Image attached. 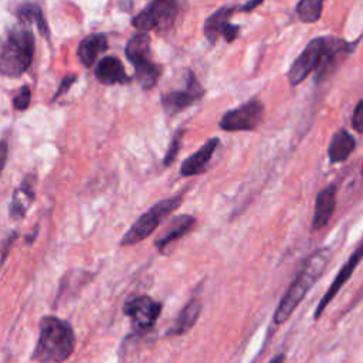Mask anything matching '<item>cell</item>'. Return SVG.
Returning <instances> with one entry per match:
<instances>
[{
    "label": "cell",
    "instance_id": "cell-29",
    "mask_svg": "<svg viewBox=\"0 0 363 363\" xmlns=\"http://www.w3.org/2000/svg\"><path fill=\"white\" fill-rule=\"evenodd\" d=\"M262 1H259V0H257V1H247V3H244L242 6H238V10H241V11H251V10H254L257 6H259Z\"/></svg>",
    "mask_w": 363,
    "mask_h": 363
},
{
    "label": "cell",
    "instance_id": "cell-10",
    "mask_svg": "<svg viewBox=\"0 0 363 363\" xmlns=\"http://www.w3.org/2000/svg\"><path fill=\"white\" fill-rule=\"evenodd\" d=\"M235 10H238V6H223L207 17L203 24V33L210 43H216L220 37L227 43H233L238 37L240 26L230 21Z\"/></svg>",
    "mask_w": 363,
    "mask_h": 363
},
{
    "label": "cell",
    "instance_id": "cell-32",
    "mask_svg": "<svg viewBox=\"0 0 363 363\" xmlns=\"http://www.w3.org/2000/svg\"><path fill=\"white\" fill-rule=\"evenodd\" d=\"M362 174H363V166H362Z\"/></svg>",
    "mask_w": 363,
    "mask_h": 363
},
{
    "label": "cell",
    "instance_id": "cell-13",
    "mask_svg": "<svg viewBox=\"0 0 363 363\" xmlns=\"http://www.w3.org/2000/svg\"><path fill=\"white\" fill-rule=\"evenodd\" d=\"M34 176L27 174L24 180H21V184L14 190L10 206H9V214L14 220H20L26 216L28 208L31 207L34 199H35V190H34Z\"/></svg>",
    "mask_w": 363,
    "mask_h": 363
},
{
    "label": "cell",
    "instance_id": "cell-17",
    "mask_svg": "<svg viewBox=\"0 0 363 363\" xmlns=\"http://www.w3.org/2000/svg\"><path fill=\"white\" fill-rule=\"evenodd\" d=\"M106 50H108L106 35L104 33H94V34H88L79 41L77 48V57L84 67L91 68L95 64L98 55H101Z\"/></svg>",
    "mask_w": 363,
    "mask_h": 363
},
{
    "label": "cell",
    "instance_id": "cell-12",
    "mask_svg": "<svg viewBox=\"0 0 363 363\" xmlns=\"http://www.w3.org/2000/svg\"><path fill=\"white\" fill-rule=\"evenodd\" d=\"M336 208V186L329 184L319 190L315 199V208L312 217V228L320 230L326 227Z\"/></svg>",
    "mask_w": 363,
    "mask_h": 363
},
{
    "label": "cell",
    "instance_id": "cell-11",
    "mask_svg": "<svg viewBox=\"0 0 363 363\" xmlns=\"http://www.w3.org/2000/svg\"><path fill=\"white\" fill-rule=\"evenodd\" d=\"M363 259V240L359 242V245L354 248V251L352 252V255L349 257V259L343 264V267L339 269L336 278L332 281L330 286L328 288V291L325 292V295L322 296V299L319 301L316 309H315V319H319L320 315L323 313V311L326 309V306L330 303V301L337 295V292L342 289V286L349 281V278L352 277L353 271L356 269V267L360 264V261Z\"/></svg>",
    "mask_w": 363,
    "mask_h": 363
},
{
    "label": "cell",
    "instance_id": "cell-30",
    "mask_svg": "<svg viewBox=\"0 0 363 363\" xmlns=\"http://www.w3.org/2000/svg\"><path fill=\"white\" fill-rule=\"evenodd\" d=\"M7 140L3 139L1 140V167H4L6 164V160H7Z\"/></svg>",
    "mask_w": 363,
    "mask_h": 363
},
{
    "label": "cell",
    "instance_id": "cell-27",
    "mask_svg": "<svg viewBox=\"0 0 363 363\" xmlns=\"http://www.w3.org/2000/svg\"><path fill=\"white\" fill-rule=\"evenodd\" d=\"M75 81H77V75H65V77L61 79V82H60V85H58V88H57V91H55V94H54V96H52L51 101H55L57 98H60L61 95H64V94L75 84Z\"/></svg>",
    "mask_w": 363,
    "mask_h": 363
},
{
    "label": "cell",
    "instance_id": "cell-9",
    "mask_svg": "<svg viewBox=\"0 0 363 363\" xmlns=\"http://www.w3.org/2000/svg\"><path fill=\"white\" fill-rule=\"evenodd\" d=\"M162 312V303L147 295H139L123 305V313L132 320L138 330H149Z\"/></svg>",
    "mask_w": 363,
    "mask_h": 363
},
{
    "label": "cell",
    "instance_id": "cell-28",
    "mask_svg": "<svg viewBox=\"0 0 363 363\" xmlns=\"http://www.w3.org/2000/svg\"><path fill=\"white\" fill-rule=\"evenodd\" d=\"M16 237H17V233H13V234H10V235H9V237L4 240V242H3V248H1V252H3V255H1V261H3V264H4L6 258H7V252H9V248H10V247H11V244L14 242Z\"/></svg>",
    "mask_w": 363,
    "mask_h": 363
},
{
    "label": "cell",
    "instance_id": "cell-23",
    "mask_svg": "<svg viewBox=\"0 0 363 363\" xmlns=\"http://www.w3.org/2000/svg\"><path fill=\"white\" fill-rule=\"evenodd\" d=\"M160 75H162V65L156 64V62H153L145 68L135 69V79L143 89L153 88Z\"/></svg>",
    "mask_w": 363,
    "mask_h": 363
},
{
    "label": "cell",
    "instance_id": "cell-22",
    "mask_svg": "<svg viewBox=\"0 0 363 363\" xmlns=\"http://www.w3.org/2000/svg\"><path fill=\"white\" fill-rule=\"evenodd\" d=\"M323 3L320 0H302L296 4L295 11L302 23H315L322 16Z\"/></svg>",
    "mask_w": 363,
    "mask_h": 363
},
{
    "label": "cell",
    "instance_id": "cell-5",
    "mask_svg": "<svg viewBox=\"0 0 363 363\" xmlns=\"http://www.w3.org/2000/svg\"><path fill=\"white\" fill-rule=\"evenodd\" d=\"M182 200L183 194H176L156 201L138 220L133 221L129 230L122 235L119 245L129 247L147 238L163 223V220L180 206Z\"/></svg>",
    "mask_w": 363,
    "mask_h": 363
},
{
    "label": "cell",
    "instance_id": "cell-25",
    "mask_svg": "<svg viewBox=\"0 0 363 363\" xmlns=\"http://www.w3.org/2000/svg\"><path fill=\"white\" fill-rule=\"evenodd\" d=\"M31 101V91L28 85H23L13 96V108L16 111H26Z\"/></svg>",
    "mask_w": 363,
    "mask_h": 363
},
{
    "label": "cell",
    "instance_id": "cell-16",
    "mask_svg": "<svg viewBox=\"0 0 363 363\" xmlns=\"http://www.w3.org/2000/svg\"><path fill=\"white\" fill-rule=\"evenodd\" d=\"M194 225H196V217L194 216H191V214L176 216L170 221V224L167 225L164 233L155 241V247L159 251H163L167 245H170L174 241L187 235L194 228Z\"/></svg>",
    "mask_w": 363,
    "mask_h": 363
},
{
    "label": "cell",
    "instance_id": "cell-3",
    "mask_svg": "<svg viewBox=\"0 0 363 363\" xmlns=\"http://www.w3.org/2000/svg\"><path fill=\"white\" fill-rule=\"evenodd\" d=\"M330 254L332 252L329 248H319L306 258L302 268L296 274L295 279L292 281L275 309L274 322L277 325L284 323L292 315V312L305 298L308 291L320 278L330 259Z\"/></svg>",
    "mask_w": 363,
    "mask_h": 363
},
{
    "label": "cell",
    "instance_id": "cell-31",
    "mask_svg": "<svg viewBox=\"0 0 363 363\" xmlns=\"http://www.w3.org/2000/svg\"><path fill=\"white\" fill-rule=\"evenodd\" d=\"M284 360H285V354L284 353H278L275 357L271 359L269 363H284Z\"/></svg>",
    "mask_w": 363,
    "mask_h": 363
},
{
    "label": "cell",
    "instance_id": "cell-7",
    "mask_svg": "<svg viewBox=\"0 0 363 363\" xmlns=\"http://www.w3.org/2000/svg\"><path fill=\"white\" fill-rule=\"evenodd\" d=\"M264 104L259 99H250L240 106L227 111L220 119V129L225 132L254 130L264 118Z\"/></svg>",
    "mask_w": 363,
    "mask_h": 363
},
{
    "label": "cell",
    "instance_id": "cell-14",
    "mask_svg": "<svg viewBox=\"0 0 363 363\" xmlns=\"http://www.w3.org/2000/svg\"><path fill=\"white\" fill-rule=\"evenodd\" d=\"M218 145H220L218 138L208 139L197 152H194L193 155H190L189 157L184 159V162L180 166V174L183 177H190V176H196V174H200L201 172H204L206 166L208 164V162L213 157Z\"/></svg>",
    "mask_w": 363,
    "mask_h": 363
},
{
    "label": "cell",
    "instance_id": "cell-24",
    "mask_svg": "<svg viewBox=\"0 0 363 363\" xmlns=\"http://www.w3.org/2000/svg\"><path fill=\"white\" fill-rule=\"evenodd\" d=\"M183 133H184L183 129H179V130L174 132V135H173V138H172V140H170V143H169V147H167V150H166V153H164V157H163V166H164V167L170 166V164L174 162V159L177 157L179 150H180V147H182Z\"/></svg>",
    "mask_w": 363,
    "mask_h": 363
},
{
    "label": "cell",
    "instance_id": "cell-26",
    "mask_svg": "<svg viewBox=\"0 0 363 363\" xmlns=\"http://www.w3.org/2000/svg\"><path fill=\"white\" fill-rule=\"evenodd\" d=\"M352 128L357 133L363 135V99H360L356 104L354 109H353V113H352Z\"/></svg>",
    "mask_w": 363,
    "mask_h": 363
},
{
    "label": "cell",
    "instance_id": "cell-21",
    "mask_svg": "<svg viewBox=\"0 0 363 363\" xmlns=\"http://www.w3.org/2000/svg\"><path fill=\"white\" fill-rule=\"evenodd\" d=\"M16 16L23 21V23H34L37 26V30L41 33L44 37H50V28L47 24V20L43 14V10L38 4L35 3H24L17 7Z\"/></svg>",
    "mask_w": 363,
    "mask_h": 363
},
{
    "label": "cell",
    "instance_id": "cell-18",
    "mask_svg": "<svg viewBox=\"0 0 363 363\" xmlns=\"http://www.w3.org/2000/svg\"><path fill=\"white\" fill-rule=\"evenodd\" d=\"M95 77L101 84L115 85V84H126L130 81L128 77L122 61L115 55L104 57L95 68Z\"/></svg>",
    "mask_w": 363,
    "mask_h": 363
},
{
    "label": "cell",
    "instance_id": "cell-15",
    "mask_svg": "<svg viewBox=\"0 0 363 363\" xmlns=\"http://www.w3.org/2000/svg\"><path fill=\"white\" fill-rule=\"evenodd\" d=\"M125 54L126 58L133 64L135 69L153 64L150 51V35L147 33L133 34L125 47Z\"/></svg>",
    "mask_w": 363,
    "mask_h": 363
},
{
    "label": "cell",
    "instance_id": "cell-6",
    "mask_svg": "<svg viewBox=\"0 0 363 363\" xmlns=\"http://www.w3.org/2000/svg\"><path fill=\"white\" fill-rule=\"evenodd\" d=\"M180 3L173 0H155L145 6L133 18L132 26L139 30V33H147L152 30L164 31L169 30L177 14Z\"/></svg>",
    "mask_w": 363,
    "mask_h": 363
},
{
    "label": "cell",
    "instance_id": "cell-19",
    "mask_svg": "<svg viewBox=\"0 0 363 363\" xmlns=\"http://www.w3.org/2000/svg\"><path fill=\"white\" fill-rule=\"evenodd\" d=\"M201 311V302L197 298H191L180 311L173 325L166 330L167 336H180L189 332L197 322Z\"/></svg>",
    "mask_w": 363,
    "mask_h": 363
},
{
    "label": "cell",
    "instance_id": "cell-2",
    "mask_svg": "<svg viewBox=\"0 0 363 363\" xmlns=\"http://www.w3.org/2000/svg\"><path fill=\"white\" fill-rule=\"evenodd\" d=\"M38 340L31 359L37 363H64L75 349V333L71 323L54 315L43 316L38 325Z\"/></svg>",
    "mask_w": 363,
    "mask_h": 363
},
{
    "label": "cell",
    "instance_id": "cell-1",
    "mask_svg": "<svg viewBox=\"0 0 363 363\" xmlns=\"http://www.w3.org/2000/svg\"><path fill=\"white\" fill-rule=\"evenodd\" d=\"M354 45L339 37H316L311 40L303 51L295 58L288 71V81L292 86L299 85L312 72L316 78L326 77L347 54L353 51Z\"/></svg>",
    "mask_w": 363,
    "mask_h": 363
},
{
    "label": "cell",
    "instance_id": "cell-8",
    "mask_svg": "<svg viewBox=\"0 0 363 363\" xmlns=\"http://www.w3.org/2000/svg\"><path fill=\"white\" fill-rule=\"evenodd\" d=\"M204 86L197 79L196 74L191 69H187L186 72V82L183 89H172L160 96L162 106L167 115H176L190 105L200 101L204 95Z\"/></svg>",
    "mask_w": 363,
    "mask_h": 363
},
{
    "label": "cell",
    "instance_id": "cell-4",
    "mask_svg": "<svg viewBox=\"0 0 363 363\" xmlns=\"http://www.w3.org/2000/svg\"><path fill=\"white\" fill-rule=\"evenodd\" d=\"M34 58V35L26 26L13 27L3 44L0 52V71L4 77L17 78L31 65Z\"/></svg>",
    "mask_w": 363,
    "mask_h": 363
},
{
    "label": "cell",
    "instance_id": "cell-20",
    "mask_svg": "<svg viewBox=\"0 0 363 363\" xmlns=\"http://www.w3.org/2000/svg\"><path fill=\"white\" fill-rule=\"evenodd\" d=\"M356 147V139L346 129H339L333 133L329 146L328 156L330 163H342L349 159Z\"/></svg>",
    "mask_w": 363,
    "mask_h": 363
}]
</instances>
